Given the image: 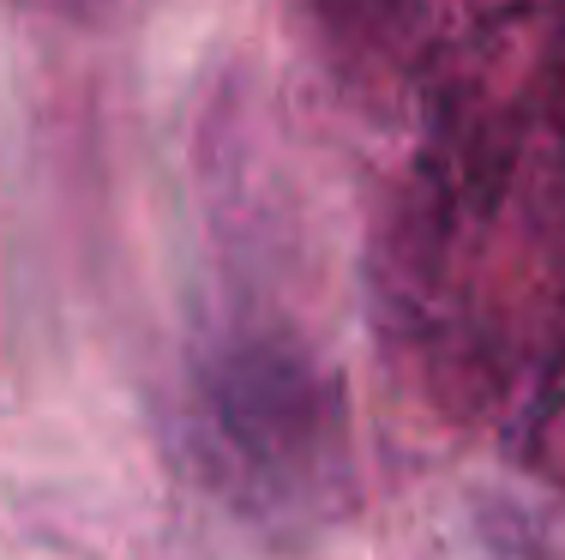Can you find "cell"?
Instances as JSON below:
<instances>
[{"mask_svg":"<svg viewBox=\"0 0 565 560\" xmlns=\"http://www.w3.org/2000/svg\"><path fill=\"white\" fill-rule=\"evenodd\" d=\"M193 458L259 525H319L349 483L343 385L289 331H241L193 380Z\"/></svg>","mask_w":565,"mask_h":560,"instance_id":"6da1fadb","label":"cell"}]
</instances>
